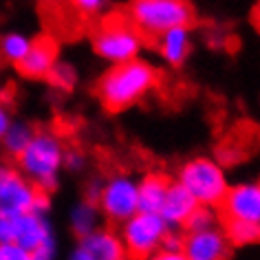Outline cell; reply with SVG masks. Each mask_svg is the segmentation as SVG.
<instances>
[{"mask_svg": "<svg viewBox=\"0 0 260 260\" xmlns=\"http://www.w3.org/2000/svg\"><path fill=\"white\" fill-rule=\"evenodd\" d=\"M197 207L199 203L194 201V197L177 181V183H170V187H168L164 207H161L159 214L168 223V227H181L187 223V218L192 216V212Z\"/></svg>", "mask_w": 260, "mask_h": 260, "instance_id": "5bb4252c", "label": "cell"}, {"mask_svg": "<svg viewBox=\"0 0 260 260\" xmlns=\"http://www.w3.org/2000/svg\"><path fill=\"white\" fill-rule=\"evenodd\" d=\"M55 62H57L55 42L49 40V38H40V40L31 42L27 55L18 62V71L27 77H49Z\"/></svg>", "mask_w": 260, "mask_h": 260, "instance_id": "4fadbf2b", "label": "cell"}, {"mask_svg": "<svg viewBox=\"0 0 260 260\" xmlns=\"http://www.w3.org/2000/svg\"><path fill=\"white\" fill-rule=\"evenodd\" d=\"M170 227L161 214H150V212H137L135 216L123 220L121 225V243L126 247V253L133 258H150L157 253L164 245L166 234Z\"/></svg>", "mask_w": 260, "mask_h": 260, "instance_id": "8992f818", "label": "cell"}, {"mask_svg": "<svg viewBox=\"0 0 260 260\" xmlns=\"http://www.w3.org/2000/svg\"><path fill=\"white\" fill-rule=\"evenodd\" d=\"M71 5L75 7V11H80L82 16L93 18V16H102L108 9L110 0H71Z\"/></svg>", "mask_w": 260, "mask_h": 260, "instance_id": "603a6c76", "label": "cell"}, {"mask_svg": "<svg viewBox=\"0 0 260 260\" xmlns=\"http://www.w3.org/2000/svg\"><path fill=\"white\" fill-rule=\"evenodd\" d=\"M49 207L47 194L24 179L20 170L0 166V212L3 214H44Z\"/></svg>", "mask_w": 260, "mask_h": 260, "instance_id": "52a82bcc", "label": "cell"}, {"mask_svg": "<svg viewBox=\"0 0 260 260\" xmlns=\"http://www.w3.org/2000/svg\"><path fill=\"white\" fill-rule=\"evenodd\" d=\"M49 3H62V0H49Z\"/></svg>", "mask_w": 260, "mask_h": 260, "instance_id": "f546056e", "label": "cell"}, {"mask_svg": "<svg viewBox=\"0 0 260 260\" xmlns=\"http://www.w3.org/2000/svg\"><path fill=\"white\" fill-rule=\"evenodd\" d=\"M31 49V40L24 34H7L0 38V57L18 64Z\"/></svg>", "mask_w": 260, "mask_h": 260, "instance_id": "d6986e66", "label": "cell"}, {"mask_svg": "<svg viewBox=\"0 0 260 260\" xmlns=\"http://www.w3.org/2000/svg\"><path fill=\"white\" fill-rule=\"evenodd\" d=\"M168 187H170V181H168L164 174H148L139 181V212H150V214H159L161 207H164Z\"/></svg>", "mask_w": 260, "mask_h": 260, "instance_id": "2e32d148", "label": "cell"}, {"mask_svg": "<svg viewBox=\"0 0 260 260\" xmlns=\"http://www.w3.org/2000/svg\"><path fill=\"white\" fill-rule=\"evenodd\" d=\"M100 207H97L95 201H80L73 212H71V225H73V232L80 238L93 234L95 230H100Z\"/></svg>", "mask_w": 260, "mask_h": 260, "instance_id": "e0dca14e", "label": "cell"}, {"mask_svg": "<svg viewBox=\"0 0 260 260\" xmlns=\"http://www.w3.org/2000/svg\"><path fill=\"white\" fill-rule=\"evenodd\" d=\"M128 16L141 34L159 38L174 27H187L192 7L187 0H130Z\"/></svg>", "mask_w": 260, "mask_h": 260, "instance_id": "3957f363", "label": "cell"}, {"mask_svg": "<svg viewBox=\"0 0 260 260\" xmlns=\"http://www.w3.org/2000/svg\"><path fill=\"white\" fill-rule=\"evenodd\" d=\"M161 249L164 251H183V238H181L179 234L168 232L166 238H164V245H161Z\"/></svg>", "mask_w": 260, "mask_h": 260, "instance_id": "484cf974", "label": "cell"}, {"mask_svg": "<svg viewBox=\"0 0 260 260\" xmlns=\"http://www.w3.org/2000/svg\"><path fill=\"white\" fill-rule=\"evenodd\" d=\"M218 225V216L212 207L207 205H199L197 210L192 212V216L187 218V223L183 225L187 232H203V230H212V227Z\"/></svg>", "mask_w": 260, "mask_h": 260, "instance_id": "44dd1931", "label": "cell"}, {"mask_svg": "<svg viewBox=\"0 0 260 260\" xmlns=\"http://www.w3.org/2000/svg\"><path fill=\"white\" fill-rule=\"evenodd\" d=\"M190 51H192V38L187 27H174L159 36V53L172 67H181L187 60Z\"/></svg>", "mask_w": 260, "mask_h": 260, "instance_id": "9a60e30c", "label": "cell"}, {"mask_svg": "<svg viewBox=\"0 0 260 260\" xmlns=\"http://www.w3.org/2000/svg\"><path fill=\"white\" fill-rule=\"evenodd\" d=\"M256 24H258V27H260V7L256 9Z\"/></svg>", "mask_w": 260, "mask_h": 260, "instance_id": "f1b7e54d", "label": "cell"}, {"mask_svg": "<svg viewBox=\"0 0 260 260\" xmlns=\"http://www.w3.org/2000/svg\"><path fill=\"white\" fill-rule=\"evenodd\" d=\"M126 247L121 238L108 230H95L82 238L71 260H126Z\"/></svg>", "mask_w": 260, "mask_h": 260, "instance_id": "7c38bea8", "label": "cell"}, {"mask_svg": "<svg viewBox=\"0 0 260 260\" xmlns=\"http://www.w3.org/2000/svg\"><path fill=\"white\" fill-rule=\"evenodd\" d=\"M64 152L67 148L53 130H40L34 135L31 144L18 154V170L38 190L47 194L57 185V177L64 168Z\"/></svg>", "mask_w": 260, "mask_h": 260, "instance_id": "7a4b0ae2", "label": "cell"}, {"mask_svg": "<svg viewBox=\"0 0 260 260\" xmlns=\"http://www.w3.org/2000/svg\"><path fill=\"white\" fill-rule=\"evenodd\" d=\"M179 183L194 197L199 205H216L227 194V179L225 172L214 159L197 157L181 168Z\"/></svg>", "mask_w": 260, "mask_h": 260, "instance_id": "5b68a950", "label": "cell"}, {"mask_svg": "<svg viewBox=\"0 0 260 260\" xmlns=\"http://www.w3.org/2000/svg\"><path fill=\"white\" fill-rule=\"evenodd\" d=\"M220 205L227 220H245V223L260 225V181L230 187Z\"/></svg>", "mask_w": 260, "mask_h": 260, "instance_id": "30bf717a", "label": "cell"}, {"mask_svg": "<svg viewBox=\"0 0 260 260\" xmlns=\"http://www.w3.org/2000/svg\"><path fill=\"white\" fill-rule=\"evenodd\" d=\"M93 47L97 55L113 64H123L130 60H137L141 47H144V38L141 31L133 22L123 20V18H108L102 22L93 38Z\"/></svg>", "mask_w": 260, "mask_h": 260, "instance_id": "277c9868", "label": "cell"}, {"mask_svg": "<svg viewBox=\"0 0 260 260\" xmlns=\"http://www.w3.org/2000/svg\"><path fill=\"white\" fill-rule=\"evenodd\" d=\"M97 207L106 218L123 223L139 212V183L130 174L117 172L102 183Z\"/></svg>", "mask_w": 260, "mask_h": 260, "instance_id": "ba28073f", "label": "cell"}, {"mask_svg": "<svg viewBox=\"0 0 260 260\" xmlns=\"http://www.w3.org/2000/svg\"><path fill=\"white\" fill-rule=\"evenodd\" d=\"M0 260H36L34 253L24 251L18 245H0Z\"/></svg>", "mask_w": 260, "mask_h": 260, "instance_id": "cb8c5ba5", "label": "cell"}, {"mask_svg": "<svg viewBox=\"0 0 260 260\" xmlns=\"http://www.w3.org/2000/svg\"><path fill=\"white\" fill-rule=\"evenodd\" d=\"M227 238L234 245H251L260 243V225L245 223V220H227Z\"/></svg>", "mask_w": 260, "mask_h": 260, "instance_id": "ffe728a7", "label": "cell"}, {"mask_svg": "<svg viewBox=\"0 0 260 260\" xmlns=\"http://www.w3.org/2000/svg\"><path fill=\"white\" fill-rule=\"evenodd\" d=\"M230 238L223 230L212 227L203 232H187L183 238V256L187 260H227Z\"/></svg>", "mask_w": 260, "mask_h": 260, "instance_id": "8fae6325", "label": "cell"}, {"mask_svg": "<svg viewBox=\"0 0 260 260\" xmlns=\"http://www.w3.org/2000/svg\"><path fill=\"white\" fill-rule=\"evenodd\" d=\"M64 166L73 172H80L86 166V154H82L80 150H67L64 152Z\"/></svg>", "mask_w": 260, "mask_h": 260, "instance_id": "d4e9b609", "label": "cell"}, {"mask_svg": "<svg viewBox=\"0 0 260 260\" xmlns=\"http://www.w3.org/2000/svg\"><path fill=\"white\" fill-rule=\"evenodd\" d=\"M146 260H187L183 256V251H164V249H159L157 253H152L150 258H146Z\"/></svg>", "mask_w": 260, "mask_h": 260, "instance_id": "4316f807", "label": "cell"}, {"mask_svg": "<svg viewBox=\"0 0 260 260\" xmlns=\"http://www.w3.org/2000/svg\"><path fill=\"white\" fill-rule=\"evenodd\" d=\"M49 80L53 82L55 88L71 90V88L75 86V82H77V73H75V69L71 67V64H67V62H55V67L51 69V73H49Z\"/></svg>", "mask_w": 260, "mask_h": 260, "instance_id": "7402d4cb", "label": "cell"}, {"mask_svg": "<svg viewBox=\"0 0 260 260\" xmlns=\"http://www.w3.org/2000/svg\"><path fill=\"white\" fill-rule=\"evenodd\" d=\"M11 245H18L24 251L34 253L36 260H53L55 240L44 214H18L14 227V243Z\"/></svg>", "mask_w": 260, "mask_h": 260, "instance_id": "9c48e42d", "label": "cell"}, {"mask_svg": "<svg viewBox=\"0 0 260 260\" xmlns=\"http://www.w3.org/2000/svg\"><path fill=\"white\" fill-rule=\"evenodd\" d=\"M159 84V73L144 60L115 64L97 84L102 104L108 110H123L150 93Z\"/></svg>", "mask_w": 260, "mask_h": 260, "instance_id": "6da1fadb", "label": "cell"}, {"mask_svg": "<svg viewBox=\"0 0 260 260\" xmlns=\"http://www.w3.org/2000/svg\"><path fill=\"white\" fill-rule=\"evenodd\" d=\"M9 123H11V115H9V108L5 106L3 102H0V139H3V135L7 133Z\"/></svg>", "mask_w": 260, "mask_h": 260, "instance_id": "83f0119b", "label": "cell"}, {"mask_svg": "<svg viewBox=\"0 0 260 260\" xmlns=\"http://www.w3.org/2000/svg\"><path fill=\"white\" fill-rule=\"evenodd\" d=\"M36 130L29 126V123L24 121H11L7 133L3 135V139H0V148H3L7 154L18 159V154H20L24 148L31 144V139H34Z\"/></svg>", "mask_w": 260, "mask_h": 260, "instance_id": "ac0fdd59", "label": "cell"}]
</instances>
